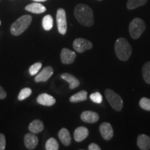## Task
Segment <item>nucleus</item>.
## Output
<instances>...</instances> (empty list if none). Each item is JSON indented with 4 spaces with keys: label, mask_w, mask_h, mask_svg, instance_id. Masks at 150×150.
Instances as JSON below:
<instances>
[{
    "label": "nucleus",
    "mask_w": 150,
    "mask_h": 150,
    "mask_svg": "<svg viewBox=\"0 0 150 150\" xmlns=\"http://www.w3.org/2000/svg\"><path fill=\"white\" fill-rule=\"evenodd\" d=\"M43 129H44V125L40 120H35L29 125V130L34 134H39L43 131Z\"/></svg>",
    "instance_id": "6ab92c4d"
},
{
    "label": "nucleus",
    "mask_w": 150,
    "mask_h": 150,
    "mask_svg": "<svg viewBox=\"0 0 150 150\" xmlns=\"http://www.w3.org/2000/svg\"><path fill=\"white\" fill-rule=\"evenodd\" d=\"M32 93V91L29 88H24L20 92V94L18 95V100L22 101L24 99H27V97H29L30 95Z\"/></svg>",
    "instance_id": "393cba45"
},
{
    "label": "nucleus",
    "mask_w": 150,
    "mask_h": 150,
    "mask_svg": "<svg viewBox=\"0 0 150 150\" xmlns=\"http://www.w3.org/2000/svg\"><path fill=\"white\" fill-rule=\"evenodd\" d=\"M59 148V143L55 138H51L47 140L45 144V149L47 150H58Z\"/></svg>",
    "instance_id": "b1692460"
},
{
    "label": "nucleus",
    "mask_w": 150,
    "mask_h": 150,
    "mask_svg": "<svg viewBox=\"0 0 150 150\" xmlns=\"http://www.w3.org/2000/svg\"><path fill=\"white\" fill-rule=\"evenodd\" d=\"M88 93L86 91H81L70 97V101L72 103H77L86 101L88 98Z\"/></svg>",
    "instance_id": "aec40b11"
},
{
    "label": "nucleus",
    "mask_w": 150,
    "mask_h": 150,
    "mask_svg": "<svg viewBox=\"0 0 150 150\" xmlns=\"http://www.w3.org/2000/svg\"><path fill=\"white\" fill-rule=\"evenodd\" d=\"M33 1H36V2H42V1H46L47 0H32Z\"/></svg>",
    "instance_id": "2f4dec72"
},
{
    "label": "nucleus",
    "mask_w": 150,
    "mask_h": 150,
    "mask_svg": "<svg viewBox=\"0 0 150 150\" xmlns=\"http://www.w3.org/2000/svg\"><path fill=\"white\" fill-rule=\"evenodd\" d=\"M147 2V0H128L127 3V7L129 10H134L145 6Z\"/></svg>",
    "instance_id": "412c9836"
},
{
    "label": "nucleus",
    "mask_w": 150,
    "mask_h": 150,
    "mask_svg": "<svg viewBox=\"0 0 150 150\" xmlns=\"http://www.w3.org/2000/svg\"><path fill=\"white\" fill-rule=\"evenodd\" d=\"M38 144V138L34 134H27L24 136V145L28 149H34Z\"/></svg>",
    "instance_id": "9b49d317"
},
{
    "label": "nucleus",
    "mask_w": 150,
    "mask_h": 150,
    "mask_svg": "<svg viewBox=\"0 0 150 150\" xmlns=\"http://www.w3.org/2000/svg\"><path fill=\"white\" fill-rule=\"evenodd\" d=\"M90 98L93 102L96 103V104H101L102 102V95L99 92L91 94L90 95Z\"/></svg>",
    "instance_id": "cd10ccee"
},
{
    "label": "nucleus",
    "mask_w": 150,
    "mask_h": 150,
    "mask_svg": "<svg viewBox=\"0 0 150 150\" xmlns=\"http://www.w3.org/2000/svg\"><path fill=\"white\" fill-rule=\"evenodd\" d=\"M42 63H35L34 64H33L31 67H29V74L31 76H33V75L37 74L38 73L39 71L41 68H42Z\"/></svg>",
    "instance_id": "a878e982"
},
{
    "label": "nucleus",
    "mask_w": 150,
    "mask_h": 150,
    "mask_svg": "<svg viewBox=\"0 0 150 150\" xmlns=\"http://www.w3.org/2000/svg\"><path fill=\"white\" fill-rule=\"evenodd\" d=\"M115 52L118 59L122 61H126L130 58L132 47L126 38H120L115 41Z\"/></svg>",
    "instance_id": "f03ea898"
},
{
    "label": "nucleus",
    "mask_w": 150,
    "mask_h": 150,
    "mask_svg": "<svg viewBox=\"0 0 150 150\" xmlns=\"http://www.w3.org/2000/svg\"><path fill=\"white\" fill-rule=\"evenodd\" d=\"M76 54L67 48H63L61 52V60L63 64H71L74 61Z\"/></svg>",
    "instance_id": "6e6552de"
},
{
    "label": "nucleus",
    "mask_w": 150,
    "mask_h": 150,
    "mask_svg": "<svg viewBox=\"0 0 150 150\" xmlns=\"http://www.w3.org/2000/svg\"><path fill=\"white\" fill-rule=\"evenodd\" d=\"M59 138L62 143L65 146H69L71 143V136L69 131L67 129L63 128L59 131Z\"/></svg>",
    "instance_id": "a211bd4d"
},
{
    "label": "nucleus",
    "mask_w": 150,
    "mask_h": 150,
    "mask_svg": "<svg viewBox=\"0 0 150 150\" xmlns=\"http://www.w3.org/2000/svg\"><path fill=\"white\" fill-rule=\"evenodd\" d=\"M61 78L66 81L67 82H68L70 84V89L72 90L74 88H76L79 86L80 82L74 76H73L72 74H69V73H64V74H62L61 75Z\"/></svg>",
    "instance_id": "f3484780"
},
{
    "label": "nucleus",
    "mask_w": 150,
    "mask_h": 150,
    "mask_svg": "<svg viewBox=\"0 0 150 150\" xmlns=\"http://www.w3.org/2000/svg\"><path fill=\"white\" fill-rule=\"evenodd\" d=\"M89 150H101L100 147L96 143H91V145L88 146Z\"/></svg>",
    "instance_id": "c756f323"
},
{
    "label": "nucleus",
    "mask_w": 150,
    "mask_h": 150,
    "mask_svg": "<svg viewBox=\"0 0 150 150\" xmlns=\"http://www.w3.org/2000/svg\"><path fill=\"white\" fill-rule=\"evenodd\" d=\"M81 119L86 123H95L99 120V116L97 112L86 110L81 114Z\"/></svg>",
    "instance_id": "f8f14e48"
},
{
    "label": "nucleus",
    "mask_w": 150,
    "mask_h": 150,
    "mask_svg": "<svg viewBox=\"0 0 150 150\" xmlns=\"http://www.w3.org/2000/svg\"><path fill=\"white\" fill-rule=\"evenodd\" d=\"M99 131L102 138L106 140H110L113 136V130L110 124L108 122H103L99 127Z\"/></svg>",
    "instance_id": "9d476101"
},
{
    "label": "nucleus",
    "mask_w": 150,
    "mask_h": 150,
    "mask_svg": "<svg viewBox=\"0 0 150 150\" xmlns=\"http://www.w3.org/2000/svg\"><path fill=\"white\" fill-rule=\"evenodd\" d=\"M6 148V138L4 134H0V150H4Z\"/></svg>",
    "instance_id": "c85d7f7f"
},
{
    "label": "nucleus",
    "mask_w": 150,
    "mask_h": 150,
    "mask_svg": "<svg viewBox=\"0 0 150 150\" xmlns=\"http://www.w3.org/2000/svg\"><path fill=\"white\" fill-rule=\"evenodd\" d=\"M31 22H32V17L30 15H24L21 16L11 25V34L16 36L21 35L29 28Z\"/></svg>",
    "instance_id": "7ed1b4c3"
},
{
    "label": "nucleus",
    "mask_w": 150,
    "mask_h": 150,
    "mask_svg": "<svg viewBox=\"0 0 150 150\" xmlns=\"http://www.w3.org/2000/svg\"><path fill=\"white\" fill-rule=\"evenodd\" d=\"M6 97V93L3 88L0 86V99H4Z\"/></svg>",
    "instance_id": "7c9ffc66"
},
{
    "label": "nucleus",
    "mask_w": 150,
    "mask_h": 150,
    "mask_svg": "<svg viewBox=\"0 0 150 150\" xmlns=\"http://www.w3.org/2000/svg\"><path fill=\"white\" fill-rule=\"evenodd\" d=\"M74 14L77 21L85 27H92L94 24L93 11L88 6L79 4L75 6Z\"/></svg>",
    "instance_id": "f257e3e1"
},
{
    "label": "nucleus",
    "mask_w": 150,
    "mask_h": 150,
    "mask_svg": "<svg viewBox=\"0 0 150 150\" xmlns=\"http://www.w3.org/2000/svg\"><path fill=\"white\" fill-rule=\"evenodd\" d=\"M54 70L51 66L44 67L42 71L35 76V81L37 82V83H39V82H45L48 79H50V78L52 76Z\"/></svg>",
    "instance_id": "1a4fd4ad"
},
{
    "label": "nucleus",
    "mask_w": 150,
    "mask_h": 150,
    "mask_svg": "<svg viewBox=\"0 0 150 150\" xmlns=\"http://www.w3.org/2000/svg\"><path fill=\"white\" fill-rule=\"evenodd\" d=\"M25 10L35 14H40L46 11V7L39 2L30 4L25 7Z\"/></svg>",
    "instance_id": "dca6fc26"
},
{
    "label": "nucleus",
    "mask_w": 150,
    "mask_h": 150,
    "mask_svg": "<svg viewBox=\"0 0 150 150\" xmlns=\"http://www.w3.org/2000/svg\"><path fill=\"white\" fill-rule=\"evenodd\" d=\"M53 18L50 15H47L42 19V27L45 31H50L53 27Z\"/></svg>",
    "instance_id": "4be33fe9"
},
{
    "label": "nucleus",
    "mask_w": 150,
    "mask_h": 150,
    "mask_svg": "<svg viewBox=\"0 0 150 150\" xmlns=\"http://www.w3.org/2000/svg\"><path fill=\"white\" fill-rule=\"evenodd\" d=\"M1 20H0V25H1Z\"/></svg>",
    "instance_id": "473e14b6"
},
{
    "label": "nucleus",
    "mask_w": 150,
    "mask_h": 150,
    "mask_svg": "<svg viewBox=\"0 0 150 150\" xmlns=\"http://www.w3.org/2000/svg\"><path fill=\"white\" fill-rule=\"evenodd\" d=\"M142 71L145 81L147 84H150V61L147 62L144 64Z\"/></svg>",
    "instance_id": "5701e85b"
},
{
    "label": "nucleus",
    "mask_w": 150,
    "mask_h": 150,
    "mask_svg": "<svg viewBox=\"0 0 150 150\" xmlns=\"http://www.w3.org/2000/svg\"><path fill=\"white\" fill-rule=\"evenodd\" d=\"M98 1H102V0H98Z\"/></svg>",
    "instance_id": "72a5a7b5"
},
{
    "label": "nucleus",
    "mask_w": 150,
    "mask_h": 150,
    "mask_svg": "<svg viewBox=\"0 0 150 150\" xmlns=\"http://www.w3.org/2000/svg\"><path fill=\"white\" fill-rule=\"evenodd\" d=\"M56 23L59 32L65 35L67 32L66 13L63 8H59L56 12Z\"/></svg>",
    "instance_id": "423d86ee"
},
{
    "label": "nucleus",
    "mask_w": 150,
    "mask_h": 150,
    "mask_svg": "<svg viewBox=\"0 0 150 150\" xmlns=\"http://www.w3.org/2000/svg\"><path fill=\"white\" fill-rule=\"evenodd\" d=\"M37 102L38 104L43 105V106H51L55 104L56 99L52 95H48L47 93H43L38 97Z\"/></svg>",
    "instance_id": "ddd939ff"
},
{
    "label": "nucleus",
    "mask_w": 150,
    "mask_h": 150,
    "mask_svg": "<svg viewBox=\"0 0 150 150\" xmlns=\"http://www.w3.org/2000/svg\"><path fill=\"white\" fill-rule=\"evenodd\" d=\"M146 28L145 22L139 18H136L129 24V33L134 39H138L144 32Z\"/></svg>",
    "instance_id": "20e7f679"
},
{
    "label": "nucleus",
    "mask_w": 150,
    "mask_h": 150,
    "mask_svg": "<svg viewBox=\"0 0 150 150\" xmlns=\"http://www.w3.org/2000/svg\"><path fill=\"white\" fill-rule=\"evenodd\" d=\"M137 145L142 150L150 149V137L145 134H140L138 136Z\"/></svg>",
    "instance_id": "2eb2a0df"
},
{
    "label": "nucleus",
    "mask_w": 150,
    "mask_h": 150,
    "mask_svg": "<svg viewBox=\"0 0 150 150\" xmlns=\"http://www.w3.org/2000/svg\"><path fill=\"white\" fill-rule=\"evenodd\" d=\"M139 105L142 109L150 111V99L142 97L139 102Z\"/></svg>",
    "instance_id": "bb28decb"
},
{
    "label": "nucleus",
    "mask_w": 150,
    "mask_h": 150,
    "mask_svg": "<svg viewBox=\"0 0 150 150\" xmlns=\"http://www.w3.org/2000/svg\"><path fill=\"white\" fill-rule=\"evenodd\" d=\"M89 135V131L85 127H79L75 129L74 133V138L75 141L81 142L85 140Z\"/></svg>",
    "instance_id": "4468645a"
},
{
    "label": "nucleus",
    "mask_w": 150,
    "mask_h": 150,
    "mask_svg": "<svg viewBox=\"0 0 150 150\" xmlns=\"http://www.w3.org/2000/svg\"><path fill=\"white\" fill-rule=\"evenodd\" d=\"M105 95L112 108L117 111H120L123 107L122 98L111 89H106Z\"/></svg>",
    "instance_id": "39448f33"
},
{
    "label": "nucleus",
    "mask_w": 150,
    "mask_h": 150,
    "mask_svg": "<svg viewBox=\"0 0 150 150\" xmlns=\"http://www.w3.org/2000/svg\"><path fill=\"white\" fill-rule=\"evenodd\" d=\"M73 48L78 53H83L93 48V43L84 38H76L73 42Z\"/></svg>",
    "instance_id": "0eeeda50"
}]
</instances>
